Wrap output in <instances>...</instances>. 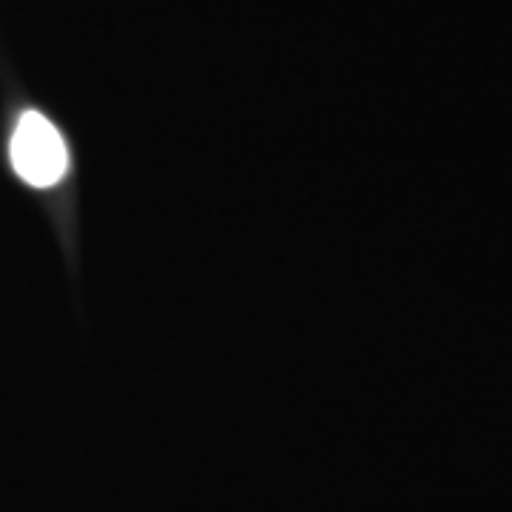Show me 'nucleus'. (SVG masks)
<instances>
[{"instance_id": "nucleus-1", "label": "nucleus", "mask_w": 512, "mask_h": 512, "mask_svg": "<svg viewBox=\"0 0 512 512\" xmlns=\"http://www.w3.org/2000/svg\"><path fill=\"white\" fill-rule=\"evenodd\" d=\"M9 160L32 188H52L69 171V151L57 126L40 111H23L9 143Z\"/></svg>"}]
</instances>
